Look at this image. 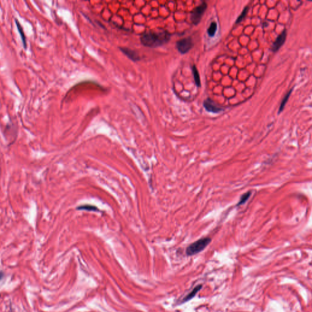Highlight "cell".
<instances>
[{"label": "cell", "mask_w": 312, "mask_h": 312, "mask_svg": "<svg viewBox=\"0 0 312 312\" xmlns=\"http://www.w3.org/2000/svg\"><path fill=\"white\" fill-rule=\"evenodd\" d=\"M3 276H4V274H3V272H0V281L3 279Z\"/></svg>", "instance_id": "cell-16"}, {"label": "cell", "mask_w": 312, "mask_h": 312, "mask_svg": "<svg viewBox=\"0 0 312 312\" xmlns=\"http://www.w3.org/2000/svg\"><path fill=\"white\" fill-rule=\"evenodd\" d=\"M203 105L204 109L207 112L214 114H218L224 110L223 108L218 106L212 100L209 98L204 100Z\"/></svg>", "instance_id": "cell-5"}, {"label": "cell", "mask_w": 312, "mask_h": 312, "mask_svg": "<svg viewBox=\"0 0 312 312\" xmlns=\"http://www.w3.org/2000/svg\"><path fill=\"white\" fill-rule=\"evenodd\" d=\"M15 24H16L17 28L18 29V31L19 32L20 37H21V41H22L23 45V47L26 49L27 48V43H26V38L24 32L23 31V29L21 27L20 23H19V21H18L17 19H15Z\"/></svg>", "instance_id": "cell-8"}, {"label": "cell", "mask_w": 312, "mask_h": 312, "mask_svg": "<svg viewBox=\"0 0 312 312\" xmlns=\"http://www.w3.org/2000/svg\"><path fill=\"white\" fill-rule=\"evenodd\" d=\"M176 46L178 51L184 54L188 52L193 47L194 43L191 37H186L177 41Z\"/></svg>", "instance_id": "cell-4"}, {"label": "cell", "mask_w": 312, "mask_h": 312, "mask_svg": "<svg viewBox=\"0 0 312 312\" xmlns=\"http://www.w3.org/2000/svg\"><path fill=\"white\" fill-rule=\"evenodd\" d=\"M212 239L209 237H204L196 240L190 245L186 250L188 256H192L205 250L210 243Z\"/></svg>", "instance_id": "cell-2"}, {"label": "cell", "mask_w": 312, "mask_h": 312, "mask_svg": "<svg viewBox=\"0 0 312 312\" xmlns=\"http://www.w3.org/2000/svg\"><path fill=\"white\" fill-rule=\"evenodd\" d=\"M287 35V30H284L282 32L281 34L277 37L276 40L273 43L272 45L271 49L273 52H277L281 48V46L284 44L286 40Z\"/></svg>", "instance_id": "cell-6"}, {"label": "cell", "mask_w": 312, "mask_h": 312, "mask_svg": "<svg viewBox=\"0 0 312 312\" xmlns=\"http://www.w3.org/2000/svg\"><path fill=\"white\" fill-rule=\"evenodd\" d=\"M202 285H198L196 287H195L194 289L191 291L189 294H188L184 298L183 302H186L188 301L191 300V299H193L195 296V295L198 293V291L202 288Z\"/></svg>", "instance_id": "cell-9"}, {"label": "cell", "mask_w": 312, "mask_h": 312, "mask_svg": "<svg viewBox=\"0 0 312 312\" xmlns=\"http://www.w3.org/2000/svg\"><path fill=\"white\" fill-rule=\"evenodd\" d=\"M249 12V7L248 6H246L243 10L242 11V12L241 13V14L239 15V16L238 17V18L237 19V20L235 21V23L236 24H239V23H241V21H243L244 20V19L246 17V15L248 14Z\"/></svg>", "instance_id": "cell-14"}, {"label": "cell", "mask_w": 312, "mask_h": 312, "mask_svg": "<svg viewBox=\"0 0 312 312\" xmlns=\"http://www.w3.org/2000/svg\"><path fill=\"white\" fill-rule=\"evenodd\" d=\"M217 30V24L216 22H212L207 30V34L210 37H213Z\"/></svg>", "instance_id": "cell-12"}, {"label": "cell", "mask_w": 312, "mask_h": 312, "mask_svg": "<svg viewBox=\"0 0 312 312\" xmlns=\"http://www.w3.org/2000/svg\"><path fill=\"white\" fill-rule=\"evenodd\" d=\"M293 89H290V90L287 92V94H286L285 95V96L283 98V100H282V102H281V105H280V107H279V112H278V114H280L281 112L283 110L284 107H285V105L287 104V103L288 102V100H289V98H290V95H291V93H292V92H293Z\"/></svg>", "instance_id": "cell-10"}, {"label": "cell", "mask_w": 312, "mask_h": 312, "mask_svg": "<svg viewBox=\"0 0 312 312\" xmlns=\"http://www.w3.org/2000/svg\"><path fill=\"white\" fill-rule=\"evenodd\" d=\"M207 8V4L206 2H203L202 4L195 8L193 11L191 12L190 15V20L195 25H198L202 19V17L206 11Z\"/></svg>", "instance_id": "cell-3"}, {"label": "cell", "mask_w": 312, "mask_h": 312, "mask_svg": "<svg viewBox=\"0 0 312 312\" xmlns=\"http://www.w3.org/2000/svg\"><path fill=\"white\" fill-rule=\"evenodd\" d=\"M121 52L126 55L130 60L137 62L140 59V57L138 52H136L135 50H133L127 48H120Z\"/></svg>", "instance_id": "cell-7"}, {"label": "cell", "mask_w": 312, "mask_h": 312, "mask_svg": "<svg viewBox=\"0 0 312 312\" xmlns=\"http://www.w3.org/2000/svg\"><path fill=\"white\" fill-rule=\"evenodd\" d=\"M192 73H193V78H194V80H195L196 85L198 87H200L201 86L200 76H199V72H198V69H197V68H196V67L195 65H193L192 67Z\"/></svg>", "instance_id": "cell-11"}, {"label": "cell", "mask_w": 312, "mask_h": 312, "mask_svg": "<svg viewBox=\"0 0 312 312\" xmlns=\"http://www.w3.org/2000/svg\"><path fill=\"white\" fill-rule=\"evenodd\" d=\"M171 35V34L165 30L149 31L141 35L140 42L146 47L155 48L169 42Z\"/></svg>", "instance_id": "cell-1"}, {"label": "cell", "mask_w": 312, "mask_h": 312, "mask_svg": "<svg viewBox=\"0 0 312 312\" xmlns=\"http://www.w3.org/2000/svg\"><path fill=\"white\" fill-rule=\"evenodd\" d=\"M77 209L78 210H85L89 211H98V209L96 207L91 206V205H83L81 206H79Z\"/></svg>", "instance_id": "cell-15"}, {"label": "cell", "mask_w": 312, "mask_h": 312, "mask_svg": "<svg viewBox=\"0 0 312 312\" xmlns=\"http://www.w3.org/2000/svg\"><path fill=\"white\" fill-rule=\"evenodd\" d=\"M251 195H252L251 191H248L247 193H246L244 195H243L241 196L240 200H239V202H238V204H237V206H240L243 205L244 204H245L246 202V201L250 199Z\"/></svg>", "instance_id": "cell-13"}]
</instances>
